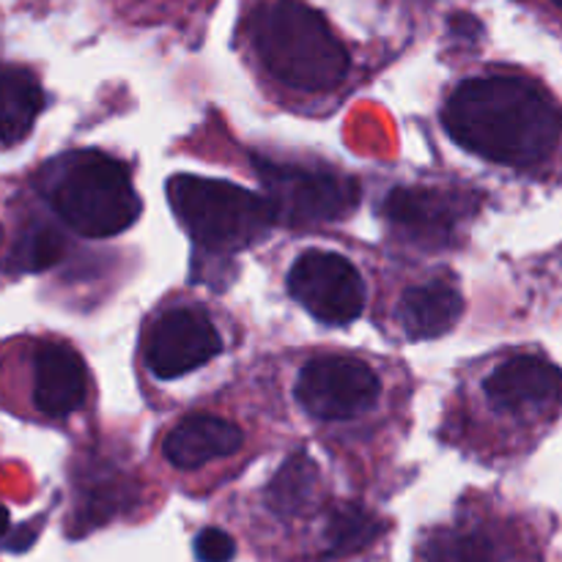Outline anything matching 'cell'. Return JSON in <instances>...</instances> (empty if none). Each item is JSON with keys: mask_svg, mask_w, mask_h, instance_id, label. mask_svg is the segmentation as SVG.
I'll use <instances>...</instances> for the list:
<instances>
[{"mask_svg": "<svg viewBox=\"0 0 562 562\" xmlns=\"http://www.w3.org/2000/svg\"><path fill=\"white\" fill-rule=\"evenodd\" d=\"M442 124L467 151L508 168L541 165L562 135V115L552 99L536 82L503 75L456 88Z\"/></svg>", "mask_w": 562, "mask_h": 562, "instance_id": "cell-1", "label": "cell"}, {"mask_svg": "<svg viewBox=\"0 0 562 562\" xmlns=\"http://www.w3.org/2000/svg\"><path fill=\"white\" fill-rule=\"evenodd\" d=\"M263 69L285 88L322 93L349 71V55L318 11L300 0H269L247 20Z\"/></svg>", "mask_w": 562, "mask_h": 562, "instance_id": "cell-2", "label": "cell"}, {"mask_svg": "<svg viewBox=\"0 0 562 562\" xmlns=\"http://www.w3.org/2000/svg\"><path fill=\"white\" fill-rule=\"evenodd\" d=\"M168 201L198 247L217 256L256 245L274 225L267 195H256L231 181L173 176L168 181Z\"/></svg>", "mask_w": 562, "mask_h": 562, "instance_id": "cell-3", "label": "cell"}, {"mask_svg": "<svg viewBox=\"0 0 562 562\" xmlns=\"http://www.w3.org/2000/svg\"><path fill=\"white\" fill-rule=\"evenodd\" d=\"M55 214L75 234L108 239L130 228L140 214V198L124 165L104 154H75L49 187Z\"/></svg>", "mask_w": 562, "mask_h": 562, "instance_id": "cell-4", "label": "cell"}, {"mask_svg": "<svg viewBox=\"0 0 562 562\" xmlns=\"http://www.w3.org/2000/svg\"><path fill=\"white\" fill-rule=\"evenodd\" d=\"M256 168L267 190V201L272 203L274 223L316 225L340 220L360 198L355 181L329 170H311L272 159H256Z\"/></svg>", "mask_w": 562, "mask_h": 562, "instance_id": "cell-5", "label": "cell"}, {"mask_svg": "<svg viewBox=\"0 0 562 562\" xmlns=\"http://www.w3.org/2000/svg\"><path fill=\"white\" fill-rule=\"evenodd\" d=\"M289 291L311 316L335 327L357 322L366 311V283L338 252H302L289 272Z\"/></svg>", "mask_w": 562, "mask_h": 562, "instance_id": "cell-6", "label": "cell"}, {"mask_svg": "<svg viewBox=\"0 0 562 562\" xmlns=\"http://www.w3.org/2000/svg\"><path fill=\"white\" fill-rule=\"evenodd\" d=\"M379 379L355 357H316L296 379V401L318 420H349L371 409Z\"/></svg>", "mask_w": 562, "mask_h": 562, "instance_id": "cell-7", "label": "cell"}, {"mask_svg": "<svg viewBox=\"0 0 562 562\" xmlns=\"http://www.w3.org/2000/svg\"><path fill=\"white\" fill-rule=\"evenodd\" d=\"M477 195L439 187H398L384 201V217L415 241L445 247L459 234L461 223L475 217Z\"/></svg>", "mask_w": 562, "mask_h": 562, "instance_id": "cell-8", "label": "cell"}, {"mask_svg": "<svg viewBox=\"0 0 562 562\" xmlns=\"http://www.w3.org/2000/svg\"><path fill=\"white\" fill-rule=\"evenodd\" d=\"M220 349V333L201 307H173L151 324L146 362L157 379H179L214 360Z\"/></svg>", "mask_w": 562, "mask_h": 562, "instance_id": "cell-9", "label": "cell"}, {"mask_svg": "<svg viewBox=\"0 0 562 562\" xmlns=\"http://www.w3.org/2000/svg\"><path fill=\"white\" fill-rule=\"evenodd\" d=\"M562 393V373L538 355H516L494 368L483 382L488 404L505 415L541 412L558 404Z\"/></svg>", "mask_w": 562, "mask_h": 562, "instance_id": "cell-10", "label": "cell"}, {"mask_svg": "<svg viewBox=\"0 0 562 562\" xmlns=\"http://www.w3.org/2000/svg\"><path fill=\"white\" fill-rule=\"evenodd\" d=\"M88 393L86 362L71 346L47 344L33 360V404L49 420L75 415Z\"/></svg>", "mask_w": 562, "mask_h": 562, "instance_id": "cell-11", "label": "cell"}, {"mask_svg": "<svg viewBox=\"0 0 562 562\" xmlns=\"http://www.w3.org/2000/svg\"><path fill=\"white\" fill-rule=\"evenodd\" d=\"M241 448V431L234 423L212 415H192L165 437L162 453L176 470H198L214 459L234 456Z\"/></svg>", "mask_w": 562, "mask_h": 562, "instance_id": "cell-12", "label": "cell"}, {"mask_svg": "<svg viewBox=\"0 0 562 562\" xmlns=\"http://www.w3.org/2000/svg\"><path fill=\"white\" fill-rule=\"evenodd\" d=\"M461 311H464V302H461L459 291L445 280H431V283L412 285L401 296L395 316H398L406 338L431 340L450 333L459 322Z\"/></svg>", "mask_w": 562, "mask_h": 562, "instance_id": "cell-13", "label": "cell"}, {"mask_svg": "<svg viewBox=\"0 0 562 562\" xmlns=\"http://www.w3.org/2000/svg\"><path fill=\"white\" fill-rule=\"evenodd\" d=\"M44 108V93L27 69L0 66V143L14 146L36 124Z\"/></svg>", "mask_w": 562, "mask_h": 562, "instance_id": "cell-14", "label": "cell"}, {"mask_svg": "<svg viewBox=\"0 0 562 562\" xmlns=\"http://www.w3.org/2000/svg\"><path fill=\"white\" fill-rule=\"evenodd\" d=\"M417 562H499V552L477 527H445L420 543Z\"/></svg>", "mask_w": 562, "mask_h": 562, "instance_id": "cell-15", "label": "cell"}, {"mask_svg": "<svg viewBox=\"0 0 562 562\" xmlns=\"http://www.w3.org/2000/svg\"><path fill=\"white\" fill-rule=\"evenodd\" d=\"M384 521L368 514L360 505H338L329 514L327 530H324V547L333 558H344V554H357L376 543L382 538Z\"/></svg>", "mask_w": 562, "mask_h": 562, "instance_id": "cell-16", "label": "cell"}, {"mask_svg": "<svg viewBox=\"0 0 562 562\" xmlns=\"http://www.w3.org/2000/svg\"><path fill=\"white\" fill-rule=\"evenodd\" d=\"M318 470L307 453H296L280 467L274 481L267 488V505L280 516H294L311 505L316 494Z\"/></svg>", "mask_w": 562, "mask_h": 562, "instance_id": "cell-17", "label": "cell"}, {"mask_svg": "<svg viewBox=\"0 0 562 562\" xmlns=\"http://www.w3.org/2000/svg\"><path fill=\"white\" fill-rule=\"evenodd\" d=\"M64 258V239L49 225H31L16 236L9 252V269L14 272H42Z\"/></svg>", "mask_w": 562, "mask_h": 562, "instance_id": "cell-18", "label": "cell"}, {"mask_svg": "<svg viewBox=\"0 0 562 562\" xmlns=\"http://www.w3.org/2000/svg\"><path fill=\"white\" fill-rule=\"evenodd\" d=\"M195 554L201 562H231L236 558V543L228 532L217 527H206L195 538Z\"/></svg>", "mask_w": 562, "mask_h": 562, "instance_id": "cell-19", "label": "cell"}, {"mask_svg": "<svg viewBox=\"0 0 562 562\" xmlns=\"http://www.w3.org/2000/svg\"><path fill=\"white\" fill-rule=\"evenodd\" d=\"M9 525H11V519H9V510H5L3 505H0V538H3L5 532H9Z\"/></svg>", "mask_w": 562, "mask_h": 562, "instance_id": "cell-20", "label": "cell"}, {"mask_svg": "<svg viewBox=\"0 0 562 562\" xmlns=\"http://www.w3.org/2000/svg\"><path fill=\"white\" fill-rule=\"evenodd\" d=\"M554 3H558V5H560V9H562V0H554Z\"/></svg>", "mask_w": 562, "mask_h": 562, "instance_id": "cell-21", "label": "cell"}, {"mask_svg": "<svg viewBox=\"0 0 562 562\" xmlns=\"http://www.w3.org/2000/svg\"><path fill=\"white\" fill-rule=\"evenodd\" d=\"M0 239H3V231H0Z\"/></svg>", "mask_w": 562, "mask_h": 562, "instance_id": "cell-22", "label": "cell"}]
</instances>
